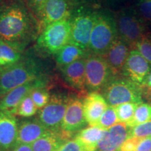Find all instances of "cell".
<instances>
[{
  "label": "cell",
  "mask_w": 151,
  "mask_h": 151,
  "mask_svg": "<svg viewBox=\"0 0 151 151\" xmlns=\"http://www.w3.org/2000/svg\"><path fill=\"white\" fill-rule=\"evenodd\" d=\"M39 32V24L27 4L14 0L0 6V39L26 47Z\"/></svg>",
  "instance_id": "cell-1"
},
{
  "label": "cell",
  "mask_w": 151,
  "mask_h": 151,
  "mask_svg": "<svg viewBox=\"0 0 151 151\" xmlns=\"http://www.w3.org/2000/svg\"><path fill=\"white\" fill-rule=\"evenodd\" d=\"M45 76L43 64L33 57L24 55L18 63L4 68L0 75V99L17 87Z\"/></svg>",
  "instance_id": "cell-2"
},
{
  "label": "cell",
  "mask_w": 151,
  "mask_h": 151,
  "mask_svg": "<svg viewBox=\"0 0 151 151\" xmlns=\"http://www.w3.org/2000/svg\"><path fill=\"white\" fill-rule=\"evenodd\" d=\"M118 37L115 16L108 11H98L88 51L104 55Z\"/></svg>",
  "instance_id": "cell-3"
},
{
  "label": "cell",
  "mask_w": 151,
  "mask_h": 151,
  "mask_svg": "<svg viewBox=\"0 0 151 151\" xmlns=\"http://www.w3.org/2000/svg\"><path fill=\"white\" fill-rule=\"evenodd\" d=\"M103 97L109 106H117L125 103H143L141 86L124 76H116L101 90Z\"/></svg>",
  "instance_id": "cell-4"
},
{
  "label": "cell",
  "mask_w": 151,
  "mask_h": 151,
  "mask_svg": "<svg viewBox=\"0 0 151 151\" xmlns=\"http://www.w3.org/2000/svg\"><path fill=\"white\" fill-rule=\"evenodd\" d=\"M71 18L48 24L38 35L37 46L48 55H55L70 41Z\"/></svg>",
  "instance_id": "cell-5"
},
{
  "label": "cell",
  "mask_w": 151,
  "mask_h": 151,
  "mask_svg": "<svg viewBox=\"0 0 151 151\" xmlns=\"http://www.w3.org/2000/svg\"><path fill=\"white\" fill-rule=\"evenodd\" d=\"M97 11L91 6H81L73 9L69 43L88 50Z\"/></svg>",
  "instance_id": "cell-6"
},
{
  "label": "cell",
  "mask_w": 151,
  "mask_h": 151,
  "mask_svg": "<svg viewBox=\"0 0 151 151\" xmlns=\"http://www.w3.org/2000/svg\"><path fill=\"white\" fill-rule=\"evenodd\" d=\"M118 37L128 43L132 49L147 33L146 24L137 14L135 9L128 8L120 11L115 16Z\"/></svg>",
  "instance_id": "cell-7"
},
{
  "label": "cell",
  "mask_w": 151,
  "mask_h": 151,
  "mask_svg": "<svg viewBox=\"0 0 151 151\" xmlns=\"http://www.w3.org/2000/svg\"><path fill=\"white\" fill-rule=\"evenodd\" d=\"M116 76L103 55L90 53L86 58V86L88 92H99Z\"/></svg>",
  "instance_id": "cell-8"
},
{
  "label": "cell",
  "mask_w": 151,
  "mask_h": 151,
  "mask_svg": "<svg viewBox=\"0 0 151 151\" xmlns=\"http://www.w3.org/2000/svg\"><path fill=\"white\" fill-rule=\"evenodd\" d=\"M69 97L64 94H55L46 106L39 113V119L47 129L52 131L62 129V123L67 110Z\"/></svg>",
  "instance_id": "cell-9"
},
{
  "label": "cell",
  "mask_w": 151,
  "mask_h": 151,
  "mask_svg": "<svg viewBox=\"0 0 151 151\" xmlns=\"http://www.w3.org/2000/svg\"><path fill=\"white\" fill-rule=\"evenodd\" d=\"M48 80L46 76L36 79L11 90L0 99V111H6L14 115L21 101L33 90L46 88Z\"/></svg>",
  "instance_id": "cell-10"
},
{
  "label": "cell",
  "mask_w": 151,
  "mask_h": 151,
  "mask_svg": "<svg viewBox=\"0 0 151 151\" xmlns=\"http://www.w3.org/2000/svg\"><path fill=\"white\" fill-rule=\"evenodd\" d=\"M83 110V100L77 97H69L62 123V130L69 134L83 129L87 125Z\"/></svg>",
  "instance_id": "cell-11"
},
{
  "label": "cell",
  "mask_w": 151,
  "mask_h": 151,
  "mask_svg": "<svg viewBox=\"0 0 151 151\" xmlns=\"http://www.w3.org/2000/svg\"><path fill=\"white\" fill-rule=\"evenodd\" d=\"M72 11L67 0H47L38 19L39 33L48 24L71 18Z\"/></svg>",
  "instance_id": "cell-12"
},
{
  "label": "cell",
  "mask_w": 151,
  "mask_h": 151,
  "mask_svg": "<svg viewBox=\"0 0 151 151\" xmlns=\"http://www.w3.org/2000/svg\"><path fill=\"white\" fill-rule=\"evenodd\" d=\"M151 70V65L137 49H132L122 69V75L142 86Z\"/></svg>",
  "instance_id": "cell-13"
},
{
  "label": "cell",
  "mask_w": 151,
  "mask_h": 151,
  "mask_svg": "<svg viewBox=\"0 0 151 151\" xmlns=\"http://www.w3.org/2000/svg\"><path fill=\"white\" fill-rule=\"evenodd\" d=\"M131 137V127L124 122H118L106 130L95 151H118L128 138Z\"/></svg>",
  "instance_id": "cell-14"
},
{
  "label": "cell",
  "mask_w": 151,
  "mask_h": 151,
  "mask_svg": "<svg viewBox=\"0 0 151 151\" xmlns=\"http://www.w3.org/2000/svg\"><path fill=\"white\" fill-rule=\"evenodd\" d=\"M132 50L128 43L118 37L103 55L115 76L122 75V69Z\"/></svg>",
  "instance_id": "cell-15"
},
{
  "label": "cell",
  "mask_w": 151,
  "mask_h": 151,
  "mask_svg": "<svg viewBox=\"0 0 151 151\" xmlns=\"http://www.w3.org/2000/svg\"><path fill=\"white\" fill-rule=\"evenodd\" d=\"M18 122L14 115L0 111V148L10 151L16 143Z\"/></svg>",
  "instance_id": "cell-16"
},
{
  "label": "cell",
  "mask_w": 151,
  "mask_h": 151,
  "mask_svg": "<svg viewBox=\"0 0 151 151\" xmlns=\"http://www.w3.org/2000/svg\"><path fill=\"white\" fill-rule=\"evenodd\" d=\"M60 70L64 80L71 87L81 92H88L86 86V58L60 67Z\"/></svg>",
  "instance_id": "cell-17"
},
{
  "label": "cell",
  "mask_w": 151,
  "mask_h": 151,
  "mask_svg": "<svg viewBox=\"0 0 151 151\" xmlns=\"http://www.w3.org/2000/svg\"><path fill=\"white\" fill-rule=\"evenodd\" d=\"M108 106L104 97L99 92H89L83 99L84 115L87 123L90 126H97L101 115Z\"/></svg>",
  "instance_id": "cell-18"
},
{
  "label": "cell",
  "mask_w": 151,
  "mask_h": 151,
  "mask_svg": "<svg viewBox=\"0 0 151 151\" xmlns=\"http://www.w3.org/2000/svg\"><path fill=\"white\" fill-rule=\"evenodd\" d=\"M48 130L39 119L34 118L23 120L18 123L16 143L32 145L44 135Z\"/></svg>",
  "instance_id": "cell-19"
},
{
  "label": "cell",
  "mask_w": 151,
  "mask_h": 151,
  "mask_svg": "<svg viewBox=\"0 0 151 151\" xmlns=\"http://www.w3.org/2000/svg\"><path fill=\"white\" fill-rule=\"evenodd\" d=\"M71 135L62 130L48 132L31 145L33 151H58L69 139Z\"/></svg>",
  "instance_id": "cell-20"
},
{
  "label": "cell",
  "mask_w": 151,
  "mask_h": 151,
  "mask_svg": "<svg viewBox=\"0 0 151 151\" xmlns=\"http://www.w3.org/2000/svg\"><path fill=\"white\" fill-rule=\"evenodd\" d=\"M25 47L0 39V67L7 68L18 63L24 57Z\"/></svg>",
  "instance_id": "cell-21"
},
{
  "label": "cell",
  "mask_w": 151,
  "mask_h": 151,
  "mask_svg": "<svg viewBox=\"0 0 151 151\" xmlns=\"http://www.w3.org/2000/svg\"><path fill=\"white\" fill-rule=\"evenodd\" d=\"M105 131L97 126H90L77 132L74 140L84 151H95Z\"/></svg>",
  "instance_id": "cell-22"
},
{
  "label": "cell",
  "mask_w": 151,
  "mask_h": 151,
  "mask_svg": "<svg viewBox=\"0 0 151 151\" xmlns=\"http://www.w3.org/2000/svg\"><path fill=\"white\" fill-rule=\"evenodd\" d=\"M88 54V50L69 43L60 49L55 57L57 65L59 67H62L70 65L78 60L86 58Z\"/></svg>",
  "instance_id": "cell-23"
},
{
  "label": "cell",
  "mask_w": 151,
  "mask_h": 151,
  "mask_svg": "<svg viewBox=\"0 0 151 151\" xmlns=\"http://www.w3.org/2000/svg\"><path fill=\"white\" fill-rule=\"evenodd\" d=\"M138 105L135 103H125L115 106L119 122L129 125L133 120Z\"/></svg>",
  "instance_id": "cell-24"
},
{
  "label": "cell",
  "mask_w": 151,
  "mask_h": 151,
  "mask_svg": "<svg viewBox=\"0 0 151 151\" xmlns=\"http://www.w3.org/2000/svg\"><path fill=\"white\" fill-rule=\"evenodd\" d=\"M150 120H151V104L148 103H141L137 106L133 120L128 126L133 127Z\"/></svg>",
  "instance_id": "cell-25"
},
{
  "label": "cell",
  "mask_w": 151,
  "mask_h": 151,
  "mask_svg": "<svg viewBox=\"0 0 151 151\" xmlns=\"http://www.w3.org/2000/svg\"><path fill=\"white\" fill-rule=\"evenodd\" d=\"M119 122L115 106H109L101 115L97 126L104 130H108Z\"/></svg>",
  "instance_id": "cell-26"
},
{
  "label": "cell",
  "mask_w": 151,
  "mask_h": 151,
  "mask_svg": "<svg viewBox=\"0 0 151 151\" xmlns=\"http://www.w3.org/2000/svg\"><path fill=\"white\" fill-rule=\"evenodd\" d=\"M37 111V108L32 99L31 94L26 96L17 109L15 116H18L24 118H29L35 116Z\"/></svg>",
  "instance_id": "cell-27"
},
{
  "label": "cell",
  "mask_w": 151,
  "mask_h": 151,
  "mask_svg": "<svg viewBox=\"0 0 151 151\" xmlns=\"http://www.w3.org/2000/svg\"><path fill=\"white\" fill-rule=\"evenodd\" d=\"M135 49L151 65V34L147 32L136 44Z\"/></svg>",
  "instance_id": "cell-28"
},
{
  "label": "cell",
  "mask_w": 151,
  "mask_h": 151,
  "mask_svg": "<svg viewBox=\"0 0 151 151\" xmlns=\"http://www.w3.org/2000/svg\"><path fill=\"white\" fill-rule=\"evenodd\" d=\"M31 97L37 109H42L48 104L51 96L46 88H41L33 90Z\"/></svg>",
  "instance_id": "cell-29"
},
{
  "label": "cell",
  "mask_w": 151,
  "mask_h": 151,
  "mask_svg": "<svg viewBox=\"0 0 151 151\" xmlns=\"http://www.w3.org/2000/svg\"><path fill=\"white\" fill-rule=\"evenodd\" d=\"M135 10L145 23L151 24V0H140Z\"/></svg>",
  "instance_id": "cell-30"
},
{
  "label": "cell",
  "mask_w": 151,
  "mask_h": 151,
  "mask_svg": "<svg viewBox=\"0 0 151 151\" xmlns=\"http://www.w3.org/2000/svg\"><path fill=\"white\" fill-rule=\"evenodd\" d=\"M131 137L139 138L151 137V120L131 127Z\"/></svg>",
  "instance_id": "cell-31"
},
{
  "label": "cell",
  "mask_w": 151,
  "mask_h": 151,
  "mask_svg": "<svg viewBox=\"0 0 151 151\" xmlns=\"http://www.w3.org/2000/svg\"><path fill=\"white\" fill-rule=\"evenodd\" d=\"M47 0H26V4L32 13L39 19Z\"/></svg>",
  "instance_id": "cell-32"
},
{
  "label": "cell",
  "mask_w": 151,
  "mask_h": 151,
  "mask_svg": "<svg viewBox=\"0 0 151 151\" xmlns=\"http://www.w3.org/2000/svg\"><path fill=\"white\" fill-rule=\"evenodd\" d=\"M142 138L131 137L122 143L118 151H135Z\"/></svg>",
  "instance_id": "cell-33"
},
{
  "label": "cell",
  "mask_w": 151,
  "mask_h": 151,
  "mask_svg": "<svg viewBox=\"0 0 151 151\" xmlns=\"http://www.w3.org/2000/svg\"><path fill=\"white\" fill-rule=\"evenodd\" d=\"M58 151H84L76 141L69 140Z\"/></svg>",
  "instance_id": "cell-34"
},
{
  "label": "cell",
  "mask_w": 151,
  "mask_h": 151,
  "mask_svg": "<svg viewBox=\"0 0 151 151\" xmlns=\"http://www.w3.org/2000/svg\"><path fill=\"white\" fill-rule=\"evenodd\" d=\"M72 9L81 6H92L96 0H67Z\"/></svg>",
  "instance_id": "cell-35"
},
{
  "label": "cell",
  "mask_w": 151,
  "mask_h": 151,
  "mask_svg": "<svg viewBox=\"0 0 151 151\" xmlns=\"http://www.w3.org/2000/svg\"><path fill=\"white\" fill-rule=\"evenodd\" d=\"M135 151H151V137L142 138Z\"/></svg>",
  "instance_id": "cell-36"
},
{
  "label": "cell",
  "mask_w": 151,
  "mask_h": 151,
  "mask_svg": "<svg viewBox=\"0 0 151 151\" xmlns=\"http://www.w3.org/2000/svg\"><path fill=\"white\" fill-rule=\"evenodd\" d=\"M141 92H142L143 99L146 100L147 102L151 104V88L142 85L141 86Z\"/></svg>",
  "instance_id": "cell-37"
},
{
  "label": "cell",
  "mask_w": 151,
  "mask_h": 151,
  "mask_svg": "<svg viewBox=\"0 0 151 151\" xmlns=\"http://www.w3.org/2000/svg\"><path fill=\"white\" fill-rule=\"evenodd\" d=\"M10 151H33L31 145L23 143H16Z\"/></svg>",
  "instance_id": "cell-38"
},
{
  "label": "cell",
  "mask_w": 151,
  "mask_h": 151,
  "mask_svg": "<svg viewBox=\"0 0 151 151\" xmlns=\"http://www.w3.org/2000/svg\"><path fill=\"white\" fill-rule=\"evenodd\" d=\"M144 86H146L148 87H150V88H151V70L150 71V73H148V76L146 77V80H145L144 83H143V84Z\"/></svg>",
  "instance_id": "cell-39"
},
{
  "label": "cell",
  "mask_w": 151,
  "mask_h": 151,
  "mask_svg": "<svg viewBox=\"0 0 151 151\" xmlns=\"http://www.w3.org/2000/svg\"><path fill=\"white\" fill-rule=\"evenodd\" d=\"M3 70H4V68L0 67V75H1V72H2V71H3Z\"/></svg>",
  "instance_id": "cell-40"
},
{
  "label": "cell",
  "mask_w": 151,
  "mask_h": 151,
  "mask_svg": "<svg viewBox=\"0 0 151 151\" xmlns=\"http://www.w3.org/2000/svg\"><path fill=\"white\" fill-rule=\"evenodd\" d=\"M0 151H2V150H1V148H0Z\"/></svg>",
  "instance_id": "cell-41"
}]
</instances>
